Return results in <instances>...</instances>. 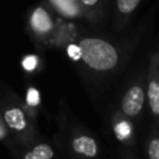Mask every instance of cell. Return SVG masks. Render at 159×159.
<instances>
[{
	"mask_svg": "<svg viewBox=\"0 0 159 159\" xmlns=\"http://www.w3.org/2000/svg\"><path fill=\"white\" fill-rule=\"evenodd\" d=\"M81 60L93 70L108 71L118 62L117 50L106 40L97 37H87L81 40Z\"/></svg>",
	"mask_w": 159,
	"mask_h": 159,
	"instance_id": "obj_1",
	"label": "cell"
},
{
	"mask_svg": "<svg viewBox=\"0 0 159 159\" xmlns=\"http://www.w3.org/2000/svg\"><path fill=\"white\" fill-rule=\"evenodd\" d=\"M144 103V93L140 86H133L127 91V93L123 97L122 102V111L124 112L125 116L128 117H134L137 116Z\"/></svg>",
	"mask_w": 159,
	"mask_h": 159,
	"instance_id": "obj_2",
	"label": "cell"
},
{
	"mask_svg": "<svg viewBox=\"0 0 159 159\" xmlns=\"http://www.w3.org/2000/svg\"><path fill=\"white\" fill-rule=\"evenodd\" d=\"M31 26L36 32L46 34L52 29V21L47 11L42 7L35 9V11L31 15Z\"/></svg>",
	"mask_w": 159,
	"mask_h": 159,
	"instance_id": "obj_3",
	"label": "cell"
},
{
	"mask_svg": "<svg viewBox=\"0 0 159 159\" xmlns=\"http://www.w3.org/2000/svg\"><path fill=\"white\" fill-rule=\"evenodd\" d=\"M72 148L76 153L82 154L84 157H96L97 154V144L93 138L87 135H81L73 139Z\"/></svg>",
	"mask_w": 159,
	"mask_h": 159,
	"instance_id": "obj_4",
	"label": "cell"
},
{
	"mask_svg": "<svg viewBox=\"0 0 159 159\" xmlns=\"http://www.w3.org/2000/svg\"><path fill=\"white\" fill-rule=\"evenodd\" d=\"M4 119L6 122V124L15 130H22L26 127V118L24 112L20 108H10L7 111H5L4 113Z\"/></svg>",
	"mask_w": 159,
	"mask_h": 159,
	"instance_id": "obj_5",
	"label": "cell"
},
{
	"mask_svg": "<svg viewBox=\"0 0 159 159\" xmlns=\"http://www.w3.org/2000/svg\"><path fill=\"white\" fill-rule=\"evenodd\" d=\"M148 98L149 107L153 114H159V84L157 81H150L148 84Z\"/></svg>",
	"mask_w": 159,
	"mask_h": 159,
	"instance_id": "obj_6",
	"label": "cell"
},
{
	"mask_svg": "<svg viewBox=\"0 0 159 159\" xmlns=\"http://www.w3.org/2000/svg\"><path fill=\"white\" fill-rule=\"evenodd\" d=\"M53 157V150L47 144L36 145L31 152L24 155L25 159H50Z\"/></svg>",
	"mask_w": 159,
	"mask_h": 159,
	"instance_id": "obj_7",
	"label": "cell"
},
{
	"mask_svg": "<svg viewBox=\"0 0 159 159\" xmlns=\"http://www.w3.org/2000/svg\"><path fill=\"white\" fill-rule=\"evenodd\" d=\"M51 1L58 9V11H61L63 15L75 16L78 12L77 6L73 0H51Z\"/></svg>",
	"mask_w": 159,
	"mask_h": 159,
	"instance_id": "obj_8",
	"label": "cell"
},
{
	"mask_svg": "<svg viewBox=\"0 0 159 159\" xmlns=\"http://www.w3.org/2000/svg\"><path fill=\"white\" fill-rule=\"evenodd\" d=\"M140 0H117V7L123 14L132 12L139 4Z\"/></svg>",
	"mask_w": 159,
	"mask_h": 159,
	"instance_id": "obj_9",
	"label": "cell"
},
{
	"mask_svg": "<svg viewBox=\"0 0 159 159\" xmlns=\"http://www.w3.org/2000/svg\"><path fill=\"white\" fill-rule=\"evenodd\" d=\"M26 103L31 107H36L40 103V93L36 88H29L26 92Z\"/></svg>",
	"mask_w": 159,
	"mask_h": 159,
	"instance_id": "obj_10",
	"label": "cell"
},
{
	"mask_svg": "<svg viewBox=\"0 0 159 159\" xmlns=\"http://www.w3.org/2000/svg\"><path fill=\"white\" fill-rule=\"evenodd\" d=\"M148 155L150 159H159V140L158 139H153L149 143Z\"/></svg>",
	"mask_w": 159,
	"mask_h": 159,
	"instance_id": "obj_11",
	"label": "cell"
},
{
	"mask_svg": "<svg viewBox=\"0 0 159 159\" xmlns=\"http://www.w3.org/2000/svg\"><path fill=\"white\" fill-rule=\"evenodd\" d=\"M67 55L73 60V61H77V60H81V48L78 45H68L67 47Z\"/></svg>",
	"mask_w": 159,
	"mask_h": 159,
	"instance_id": "obj_12",
	"label": "cell"
},
{
	"mask_svg": "<svg viewBox=\"0 0 159 159\" xmlns=\"http://www.w3.org/2000/svg\"><path fill=\"white\" fill-rule=\"evenodd\" d=\"M22 66L26 71H32L37 66V57L36 56H26L22 61Z\"/></svg>",
	"mask_w": 159,
	"mask_h": 159,
	"instance_id": "obj_13",
	"label": "cell"
},
{
	"mask_svg": "<svg viewBox=\"0 0 159 159\" xmlns=\"http://www.w3.org/2000/svg\"><path fill=\"white\" fill-rule=\"evenodd\" d=\"M116 132H117V135L119 138H125L129 132H130V125H128L125 122L123 123H119L117 127H116Z\"/></svg>",
	"mask_w": 159,
	"mask_h": 159,
	"instance_id": "obj_14",
	"label": "cell"
},
{
	"mask_svg": "<svg viewBox=\"0 0 159 159\" xmlns=\"http://www.w3.org/2000/svg\"><path fill=\"white\" fill-rule=\"evenodd\" d=\"M81 2H82L83 5H86V6H92V5L97 4L98 0H81Z\"/></svg>",
	"mask_w": 159,
	"mask_h": 159,
	"instance_id": "obj_15",
	"label": "cell"
}]
</instances>
